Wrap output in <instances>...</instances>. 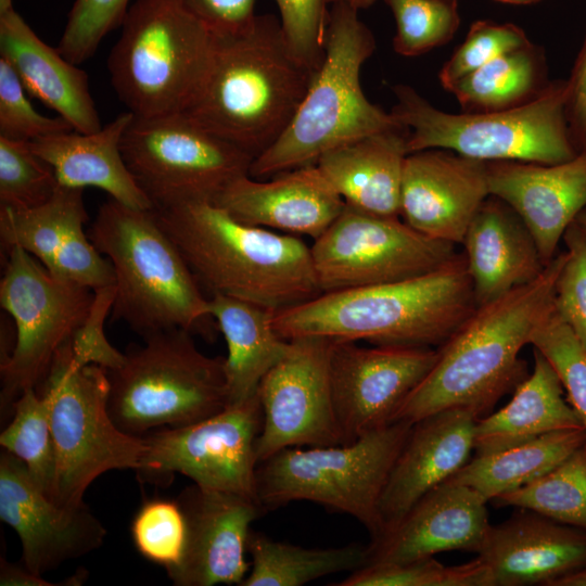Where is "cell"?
Returning <instances> with one entry per match:
<instances>
[{
  "instance_id": "cell-1",
  "label": "cell",
  "mask_w": 586,
  "mask_h": 586,
  "mask_svg": "<svg viewBox=\"0 0 586 586\" xmlns=\"http://www.w3.org/2000/svg\"><path fill=\"white\" fill-rule=\"evenodd\" d=\"M561 252L533 281L475 309L437 347L438 357L392 422L416 421L446 409L476 419L527 377L519 355L555 308V286L564 264Z\"/></svg>"
},
{
  "instance_id": "cell-2",
  "label": "cell",
  "mask_w": 586,
  "mask_h": 586,
  "mask_svg": "<svg viewBox=\"0 0 586 586\" xmlns=\"http://www.w3.org/2000/svg\"><path fill=\"white\" fill-rule=\"evenodd\" d=\"M315 73L289 48L279 18L256 14L243 30L215 36L209 67L183 113L255 158L285 131Z\"/></svg>"
},
{
  "instance_id": "cell-3",
  "label": "cell",
  "mask_w": 586,
  "mask_h": 586,
  "mask_svg": "<svg viewBox=\"0 0 586 586\" xmlns=\"http://www.w3.org/2000/svg\"><path fill=\"white\" fill-rule=\"evenodd\" d=\"M475 307L464 255L457 253L417 277L321 293L277 311L272 324L284 340L322 336L437 348Z\"/></svg>"
},
{
  "instance_id": "cell-4",
  "label": "cell",
  "mask_w": 586,
  "mask_h": 586,
  "mask_svg": "<svg viewBox=\"0 0 586 586\" xmlns=\"http://www.w3.org/2000/svg\"><path fill=\"white\" fill-rule=\"evenodd\" d=\"M199 283L280 311L321 294L310 247L293 234L243 224L212 201L154 209Z\"/></svg>"
},
{
  "instance_id": "cell-5",
  "label": "cell",
  "mask_w": 586,
  "mask_h": 586,
  "mask_svg": "<svg viewBox=\"0 0 586 586\" xmlns=\"http://www.w3.org/2000/svg\"><path fill=\"white\" fill-rule=\"evenodd\" d=\"M88 237L114 269V320L143 339L170 329L214 339L208 300L154 209L111 198L99 207Z\"/></svg>"
},
{
  "instance_id": "cell-6",
  "label": "cell",
  "mask_w": 586,
  "mask_h": 586,
  "mask_svg": "<svg viewBox=\"0 0 586 586\" xmlns=\"http://www.w3.org/2000/svg\"><path fill=\"white\" fill-rule=\"evenodd\" d=\"M358 11L345 1L331 3L323 61L285 131L253 160L251 177L260 179L316 164L331 149L400 125L362 91L361 67L375 41Z\"/></svg>"
},
{
  "instance_id": "cell-7",
  "label": "cell",
  "mask_w": 586,
  "mask_h": 586,
  "mask_svg": "<svg viewBox=\"0 0 586 586\" xmlns=\"http://www.w3.org/2000/svg\"><path fill=\"white\" fill-rule=\"evenodd\" d=\"M393 92L391 113L408 129V154L442 149L482 162L546 165L578 154L566 118V80L549 81L517 107L484 113L441 111L407 85H396Z\"/></svg>"
},
{
  "instance_id": "cell-8",
  "label": "cell",
  "mask_w": 586,
  "mask_h": 586,
  "mask_svg": "<svg viewBox=\"0 0 586 586\" xmlns=\"http://www.w3.org/2000/svg\"><path fill=\"white\" fill-rule=\"evenodd\" d=\"M214 47L213 33L179 0H135L107 58L111 84L135 116L184 112Z\"/></svg>"
},
{
  "instance_id": "cell-9",
  "label": "cell",
  "mask_w": 586,
  "mask_h": 586,
  "mask_svg": "<svg viewBox=\"0 0 586 586\" xmlns=\"http://www.w3.org/2000/svg\"><path fill=\"white\" fill-rule=\"evenodd\" d=\"M124 355L106 373L109 413L125 433L189 425L229 404L225 357L203 354L187 330L154 333Z\"/></svg>"
},
{
  "instance_id": "cell-10",
  "label": "cell",
  "mask_w": 586,
  "mask_h": 586,
  "mask_svg": "<svg viewBox=\"0 0 586 586\" xmlns=\"http://www.w3.org/2000/svg\"><path fill=\"white\" fill-rule=\"evenodd\" d=\"M411 426L396 421L348 444L276 453L257 467L260 506L266 512L308 500L355 518L377 538L383 532L379 501Z\"/></svg>"
},
{
  "instance_id": "cell-11",
  "label": "cell",
  "mask_w": 586,
  "mask_h": 586,
  "mask_svg": "<svg viewBox=\"0 0 586 586\" xmlns=\"http://www.w3.org/2000/svg\"><path fill=\"white\" fill-rule=\"evenodd\" d=\"M37 388L48 406L56 453L52 501L79 506L86 489L101 474L140 468L144 437L125 433L115 424L107 409L106 370L76 365L71 340L59 348Z\"/></svg>"
},
{
  "instance_id": "cell-12",
  "label": "cell",
  "mask_w": 586,
  "mask_h": 586,
  "mask_svg": "<svg viewBox=\"0 0 586 586\" xmlns=\"http://www.w3.org/2000/svg\"><path fill=\"white\" fill-rule=\"evenodd\" d=\"M122 152L154 209L214 201L232 181L249 175V153L205 129L183 112L135 116Z\"/></svg>"
},
{
  "instance_id": "cell-13",
  "label": "cell",
  "mask_w": 586,
  "mask_h": 586,
  "mask_svg": "<svg viewBox=\"0 0 586 586\" xmlns=\"http://www.w3.org/2000/svg\"><path fill=\"white\" fill-rule=\"evenodd\" d=\"M0 305L14 319L16 340L1 359V416L27 388L37 387L59 351L84 322L94 291L51 275L20 246L7 251Z\"/></svg>"
},
{
  "instance_id": "cell-14",
  "label": "cell",
  "mask_w": 586,
  "mask_h": 586,
  "mask_svg": "<svg viewBox=\"0 0 586 586\" xmlns=\"http://www.w3.org/2000/svg\"><path fill=\"white\" fill-rule=\"evenodd\" d=\"M263 421L255 394L199 422L150 432L143 435L145 451L137 472L156 484H168L180 473L201 487L258 501L256 444Z\"/></svg>"
},
{
  "instance_id": "cell-15",
  "label": "cell",
  "mask_w": 586,
  "mask_h": 586,
  "mask_svg": "<svg viewBox=\"0 0 586 586\" xmlns=\"http://www.w3.org/2000/svg\"><path fill=\"white\" fill-rule=\"evenodd\" d=\"M400 217H382L345 204L314 240L311 259L321 293L372 286L432 271L457 253Z\"/></svg>"
},
{
  "instance_id": "cell-16",
  "label": "cell",
  "mask_w": 586,
  "mask_h": 586,
  "mask_svg": "<svg viewBox=\"0 0 586 586\" xmlns=\"http://www.w3.org/2000/svg\"><path fill=\"white\" fill-rule=\"evenodd\" d=\"M288 341L285 355L265 374L257 391L264 417L256 444L258 464L290 447L343 444L330 384L333 340L300 336Z\"/></svg>"
},
{
  "instance_id": "cell-17",
  "label": "cell",
  "mask_w": 586,
  "mask_h": 586,
  "mask_svg": "<svg viewBox=\"0 0 586 586\" xmlns=\"http://www.w3.org/2000/svg\"><path fill=\"white\" fill-rule=\"evenodd\" d=\"M437 357L435 347H365L354 341L333 340L330 384L343 444L392 423Z\"/></svg>"
},
{
  "instance_id": "cell-18",
  "label": "cell",
  "mask_w": 586,
  "mask_h": 586,
  "mask_svg": "<svg viewBox=\"0 0 586 586\" xmlns=\"http://www.w3.org/2000/svg\"><path fill=\"white\" fill-rule=\"evenodd\" d=\"M0 519L20 538L21 562L40 576L99 549L107 534L85 502L62 507L52 501L36 486L24 462L4 449L0 454Z\"/></svg>"
},
{
  "instance_id": "cell-19",
  "label": "cell",
  "mask_w": 586,
  "mask_h": 586,
  "mask_svg": "<svg viewBox=\"0 0 586 586\" xmlns=\"http://www.w3.org/2000/svg\"><path fill=\"white\" fill-rule=\"evenodd\" d=\"M187 536L179 563L167 571L176 586L238 584L246 577L244 559L251 524L265 512L258 501L238 494L186 487L177 497Z\"/></svg>"
},
{
  "instance_id": "cell-20",
  "label": "cell",
  "mask_w": 586,
  "mask_h": 586,
  "mask_svg": "<svg viewBox=\"0 0 586 586\" xmlns=\"http://www.w3.org/2000/svg\"><path fill=\"white\" fill-rule=\"evenodd\" d=\"M88 213L84 189L61 186L46 203L26 209L0 206L5 250L20 246L54 277L98 290L115 283L111 262L84 231Z\"/></svg>"
},
{
  "instance_id": "cell-21",
  "label": "cell",
  "mask_w": 586,
  "mask_h": 586,
  "mask_svg": "<svg viewBox=\"0 0 586 586\" xmlns=\"http://www.w3.org/2000/svg\"><path fill=\"white\" fill-rule=\"evenodd\" d=\"M488 196L485 162L442 149L417 151L405 158L400 217L429 238L461 244Z\"/></svg>"
},
{
  "instance_id": "cell-22",
  "label": "cell",
  "mask_w": 586,
  "mask_h": 586,
  "mask_svg": "<svg viewBox=\"0 0 586 586\" xmlns=\"http://www.w3.org/2000/svg\"><path fill=\"white\" fill-rule=\"evenodd\" d=\"M489 195L508 204L532 233L547 265L586 208V152L559 164L485 162Z\"/></svg>"
},
{
  "instance_id": "cell-23",
  "label": "cell",
  "mask_w": 586,
  "mask_h": 586,
  "mask_svg": "<svg viewBox=\"0 0 586 586\" xmlns=\"http://www.w3.org/2000/svg\"><path fill=\"white\" fill-rule=\"evenodd\" d=\"M487 502L471 487L442 483L370 539L367 564L413 561L450 550L477 553L491 525Z\"/></svg>"
},
{
  "instance_id": "cell-24",
  "label": "cell",
  "mask_w": 586,
  "mask_h": 586,
  "mask_svg": "<svg viewBox=\"0 0 586 586\" xmlns=\"http://www.w3.org/2000/svg\"><path fill=\"white\" fill-rule=\"evenodd\" d=\"M263 181L242 176L213 201L237 220L255 227L303 234H322L345 206L342 196L316 164L272 176Z\"/></svg>"
},
{
  "instance_id": "cell-25",
  "label": "cell",
  "mask_w": 586,
  "mask_h": 586,
  "mask_svg": "<svg viewBox=\"0 0 586 586\" xmlns=\"http://www.w3.org/2000/svg\"><path fill=\"white\" fill-rule=\"evenodd\" d=\"M518 509L489 525L477 551L494 586H550L586 564V531Z\"/></svg>"
},
{
  "instance_id": "cell-26",
  "label": "cell",
  "mask_w": 586,
  "mask_h": 586,
  "mask_svg": "<svg viewBox=\"0 0 586 586\" xmlns=\"http://www.w3.org/2000/svg\"><path fill=\"white\" fill-rule=\"evenodd\" d=\"M476 420L470 411L456 408L412 423L379 501L383 532L469 461Z\"/></svg>"
},
{
  "instance_id": "cell-27",
  "label": "cell",
  "mask_w": 586,
  "mask_h": 586,
  "mask_svg": "<svg viewBox=\"0 0 586 586\" xmlns=\"http://www.w3.org/2000/svg\"><path fill=\"white\" fill-rule=\"evenodd\" d=\"M461 244L476 307L530 283L546 267L519 215L492 195L479 208Z\"/></svg>"
},
{
  "instance_id": "cell-28",
  "label": "cell",
  "mask_w": 586,
  "mask_h": 586,
  "mask_svg": "<svg viewBox=\"0 0 586 586\" xmlns=\"http://www.w3.org/2000/svg\"><path fill=\"white\" fill-rule=\"evenodd\" d=\"M0 56L10 63L26 91L75 131L92 133L103 127L87 73L43 42L14 8L0 13Z\"/></svg>"
},
{
  "instance_id": "cell-29",
  "label": "cell",
  "mask_w": 586,
  "mask_h": 586,
  "mask_svg": "<svg viewBox=\"0 0 586 586\" xmlns=\"http://www.w3.org/2000/svg\"><path fill=\"white\" fill-rule=\"evenodd\" d=\"M408 129L374 132L323 153L316 165L345 204L382 217H400Z\"/></svg>"
},
{
  "instance_id": "cell-30",
  "label": "cell",
  "mask_w": 586,
  "mask_h": 586,
  "mask_svg": "<svg viewBox=\"0 0 586 586\" xmlns=\"http://www.w3.org/2000/svg\"><path fill=\"white\" fill-rule=\"evenodd\" d=\"M133 114L120 113L99 131H69L29 141L31 150L48 163L59 184L95 187L112 199L133 208L154 209L149 196L128 169L122 140Z\"/></svg>"
},
{
  "instance_id": "cell-31",
  "label": "cell",
  "mask_w": 586,
  "mask_h": 586,
  "mask_svg": "<svg viewBox=\"0 0 586 586\" xmlns=\"http://www.w3.org/2000/svg\"><path fill=\"white\" fill-rule=\"evenodd\" d=\"M533 356V371L514 388L508 404L476 420V455L505 449L553 431L584 428L563 397V386L552 366L535 348Z\"/></svg>"
},
{
  "instance_id": "cell-32",
  "label": "cell",
  "mask_w": 586,
  "mask_h": 586,
  "mask_svg": "<svg viewBox=\"0 0 586 586\" xmlns=\"http://www.w3.org/2000/svg\"><path fill=\"white\" fill-rule=\"evenodd\" d=\"M208 313L222 333L229 404L255 394L265 374L285 355L289 341L273 328L275 310L222 294H212Z\"/></svg>"
},
{
  "instance_id": "cell-33",
  "label": "cell",
  "mask_w": 586,
  "mask_h": 586,
  "mask_svg": "<svg viewBox=\"0 0 586 586\" xmlns=\"http://www.w3.org/2000/svg\"><path fill=\"white\" fill-rule=\"evenodd\" d=\"M585 442L584 428L546 433L505 449L475 455L446 482L471 487L491 501L543 476Z\"/></svg>"
},
{
  "instance_id": "cell-34",
  "label": "cell",
  "mask_w": 586,
  "mask_h": 586,
  "mask_svg": "<svg viewBox=\"0 0 586 586\" xmlns=\"http://www.w3.org/2000/svg\"><path fill=\"white\" fill-rule=\"evenodd\" d=\"M542 49L532 42L499 55L457 80L448 90L464 113H484L522 105L548 85Z\"/></svg>"
},
{
  "instance_id": "cell-35",
  "label": "cell",
  "mask_w": 586,
  "mask_h": 586,
  "mask_svg": "<svg viewBox=\"0 0 586 586\" xmlns=\"http://www.w3.org/2000/svg\"><path fill=\"white\" fill-rule=\"evenodd\" d=\"M246 549L252 569L240 586H302L339 572H353L368 563L367 545L304 548L252 531Z\"/></svg>"
},
{
  "instance_id": "cell-36",
  "label": "cell",
  "mask_w": 586,
  "mask_h": 586,
  "mask_svg": "<svg viewBox=\"0 0 586 586\" xmlns=\"http://www.w3.org/2000/svg\"><path fill=\"white\" fill-rule=\"evenodd\" d=\"M491 501L499 508L528 509L586 531V442L543 476Z\"/></svg>"
},
{
  "instance_id": "cell-37",
  "label": "cell",
  "mask_w": 586,
  "mask_h": 586,
  "mask_svg": "<svg viewBox=\"0 0 586 586\" xmlns=\"http://www.w3.org/2000/svg\"><path fill=\"white\" fill-rule=\"evenodd\" d=\"M11 413L0 434V446L24 462L36 486L52 500L56 453L47 403L35 387L27 388L14 402Z\"/></svg>"
},
{
  "instance_id": "cell-38",
  "label": "cell",
  "mask_w": 586,
  "mask_h": 586,
  "mask_svg": "<svg viewBox=\"0 0 586 586\" xmlns=\"http://www.w3.org/2000/svg\"><path fill=\"white\" fill-rule=\"evenodd\" d=\"M334 586H494L487 565L477 557L444 565L434 557L407 562L369 563Z\"/></svg>"
},
{
  "instance_id": "cell-39",
  "label": "cell",
  "mask_w": 586,
  "mask_h": 586,
  "mask_svg": "<svg viewBox=\"0 0 586 586\" xmlns=\"http://www.w3.org/2000/svg\"><path fill=\"white\" fill-rule=\"evenodd\" d=\"M391 9L396 34L395 52L404 56L421 55L447 43L460 25L458 1L384 0Z\"/></svg>"
},
{
  "instance_id": "cell-40",
  "label": "cell",
  "mask_w": 586,
  "mask_h": 586,
  "mask_svg": "<svg viewBox=\"0 0 586 586\" xmlns=\"http://www.w3.org/2000/svg\"><path fill=\"white\" fill-rule=\"evenodd\" d=\"M58 187L54 170L31 150L29 141L0 137L1 207H37L50 200Z\"/></svg>"
},
{
  "instance_id": "cell-41",
  "label": "cell",
  "mask_w": 586,
  "mask_h": 586,
  "mask_svg": "<svg viewBox=\"0 0 586 586\" xmlns=\"http://www.w3.org/2000/svg\"><path fill=\"white\" fill-rule=\"evenodd\" d=\"M530 344L555 369L586 430V347L555 308L534 331Z\"/></svg>"
},
{
  "instance_id": "cell-42",
  "label": "cell",
  "mask_w": 586,
  "mask_h": 586,
  "mask_svg": "<svg viewBox=\"0 0 586 586\" xmlns=\"http://www.w3.org/2000/svg\"><path fill=\"white\" fill-rule=\"evenodd\" d=\"M131 536L137 550L169 571L181 560L187 536L183 512L177 500L145 501L135 514Z\"/></svg>"
},
{
  "instance_id": "cell-43",
  "label": "cell",
  "mask_w": 586,
  "mask_h": 586,
  "mask_svg": "<svg viewBox=\"0 0 586 586\" xmlns=\"http://www.w3.org/2000/svg\"><path fill=\"white\" fill-rule=\"evenodd\" d=\"M522 28L480 20L472 23L463 42L457 47L438 73L444 89L499 55L530 44Z\"/></svg>"
},
{
  "instance_id": "cell-44",
  "label": "cell",
  "mask_w": 586,
  "mask_h": 586,
  "mask_svg": "<svg viewBox=\"0 0 586 586\" xmlns=\"http://www.w3.org/2000/svg\"><path fill=\"white\" fill-rule=\"evenodd\" d=\"M130 0H75L56 49L79 65L92 58L103 38L122 26Z\"/></svg>"
},
{
  "instance_id": "cell-45",
  "label": "cell",
  "mask_w": 586,
  "mask_h": 586,
  "mask_svg": "<svg viewBox=\"0 0 586 586\" xmlns=\"http://www.w3.org/2000/svg\"><path fill=\"white\" fill-rule=\"evenodd\" d=\"M64 118L40 114L26 95V89L10 63L0 56V137L33 141L73 131Z\"/></svg>"
},
{
  "instance_id": "cell-46",
  "label": "cell",
  "mask_w": 586,
  "mask_h": 586,
  "mask_svg": "<svg viewBox=\"0 0 586 586\" xmlns=\"http://www.w3.org/2000/svg\"><path fill=\"white\" fill-rule=\"evenodd\" d=\"M280 25L293 54L317 71L324 58L329 11L327 0H276Z\"/></svg>"
},
{
  "instance_id": "cell-47",
  "label": "cell",
  "mask_w": 586,
  "mask_h": 586,
  "mask_svg": "<svg viewBox=\"0 0 586 586\" xmlns=\"http://www.w3.org/2000/svg\"><path fill=\"white\" fill-rule=\"evenodd\" d=\"M566 257L555 286V309L586 347V235L574 220L563 235Z\"/></svg>"
},
{
  "instance_id": "cell-48",
  "label": "cell",
  "mask_w": 586,
  "mask_h": 586,
  "mask_svg": "<svg viewBox=\"0 0 586 586\" xmlns=\"http://www.w3.org/2000/svg\"><path fill=\"white\" fill-rule=\"evenodd\" d=\"M114 296V284L94 290L90 310L71 339L72 355L76 365H98L111 370L123 364L124 353L113 347L104 333V321L112 310Z\"/></svg>"
},
{
  "instance_id": "cell-49",
  "label": "cell",
  "mask_w": 586,
  "mask_h": 586,
  "mask_svg": "<svg viewBox=\"0 0 586 586\" xmlns=\"http://www.w3.org/2000/svg\"><path fill=\"white\" fill-rule=\"evenodd\" d=\"M215 36L246 28L255 18L256 0H179Z\"/></svg>"
},
{
  "instance_id": "cell-50",
  "label": "cell",
  "mask_w": 586,
  "mask_h": 586,
  "mask_svg": "<svg viewBox=\"0 0 586 586\" xmlns=\"http://www.w3.org/2000/svg\"><path fill=\"white\" fill-rule=\"evenodd\" d=\"M566 80V118L577 152H586V34Z\"/></svg>"
},
{
  "instance_id": "cell-51",
  "label": "cell",
  "mask_w": 586,
  "mask_h": 586,
  "mask_svg": "<svg viewBox=\"0 0 586 586\" xmlns=\"http://www.w3.org/2000/svg\"><path fill=\"white\" fill-rule=\"evenodd\" d=\"M1 586H55L62 583H49L42 576L30 572L22 562L12 563L0 558Z\"/></svg>"
},
{
  "instance_id": "cell-52",
  "label": "cell",
  "mask_w": 586,
  "mask_h": 586,
  "mask_svg": "<svg viewBox=\"0 0 586 586\" xmlns=\"http://www.w3.org/2000/svg\"><path fill=\"white\" fill-rule=\"evenodd\" d=\"M550 586H586V564L559 577Z\"/></svg>"
},
{
  "instance_id": "cell-53",
  "label": "cell",
  "mask_w": 586,
  "mask_h": 586,
  "mask_svg": "<svg viewBox=\"0 0 586 586\" xmlns=\"http://www.w3.org/2000/svg\"><path fill=\"white\" fill-rule=\"evenodd\" d=\"M336 1H345L357 8L358 10L367 9L371 7L375 0H327L328 4H331Z\"/></svg>"
},
{
  "instance_id": "cell-54",
  "label": "cell",
  "mask_w": 586,
  "mask_h": 586,
  "mask_svg": "<svg viewBox=\"0 0 586 586\" xmlns=\"http://www.w3.org/2000/svg\"><path fill=\"white\" fill-rule=\"evenodd\" d=\"M584 234L586 235V208L583 209L575 219Z\"/></svg>"
},
{
  "instance_id": "cell-55",
  "label": "cell",
  "mask_w": 586,
  "mask_h": 586,
  "mask_svg": "<svg viewBox=\"0 0 586 586\" xmlns=\"http://www.w3.org/2000/svg\"><path fill=\"white\" fill-rule=\"evenodd\" d=\"M499 2L515 4V5H526L538 2L539 0H497Z\"/></svg>"
},
{
  "instance_id": "cell-56",
  "label": "cell",
  "mask_w": 586,
  "mask_h": 586,
  "mask_svg": "<svg viewBox=\"0 0 586 586\" xmlns=\"http://www.w3.org/2000/svg\"><path fill=\"white\" fill-rule=\"evenodd\" d=\"M13 7V0H0V13L5 12Z\"/></svg>"
},
{
  "instance_id": "cell-57",
  "label": "cell",
  "mask_w": 586,
  "mask_h": 586,
  "mask_svg": "<svg viewBox=\"0 0 586 586\" xmlns=\"http://www.w3.org/2000/svg\"><path fill=\"white\" fill-rule=\"evenodd\" d=\"M450 1H458V0H450Z\"/></svg>"
}]
</instances>
